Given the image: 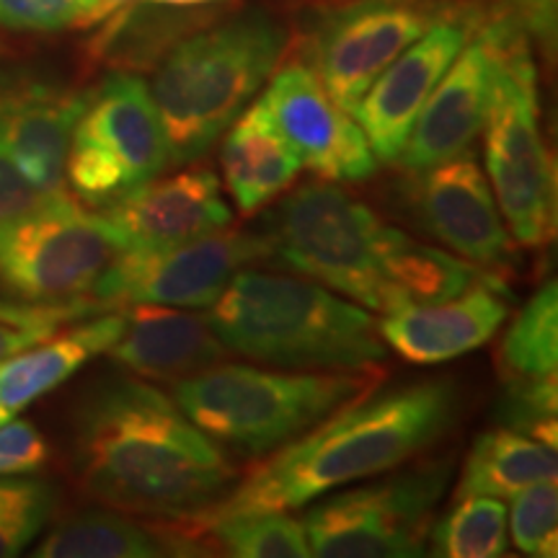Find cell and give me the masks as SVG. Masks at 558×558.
<instances>
[{"instance_id":"obj_23","label":"cell","mask_w":558,"mask_h":558,"mask_svg":"<svg viewBox=\"0 0 558 558\" xmlns=\"http://www.w3.org/2000/svg\"><path fill=\"white\" fill-rule=\"evenodd\" d=\"M197 546L171 525L150 530L143 522L120 514L90 509L54 525L39 543L37 558H160L192 556Z\"/></svg>"},{"instance_id":"obj_20","label":"cell","mask_w":558,"mask_h":558,"mask_svg":"<svg viewBox=\"0 0 558 558\" xmlns=\"http://www.w3.org/2000/svg\"><path fill=\"white\" fill-rule=\"evenodd\" d=\"M107 354L137 378L169 383L192 378L230 357L207 316L158 303H137L124 313L122 333Z\"/></svg>"},{"instance_id":"obj_13","label":"cell","mask_w":558,"mask_h":558,"mask_svg":"<svg viewBox=\"0 0 558 558\" xmlns=\"http://www.w3.org/2000/svg\"><path fill=\"white\" fill-rule=\"evenodd\" d=\"M514 21L518 19L509 13L481 19L476 32L418 111L407 148L396 163L418 173L471 148L484 130L501 47Z\"/></svg>"},{"instance_id":"obj_4","label":"cell","mask_w":558,"mask_h":558,"mask_svg":"<svg viewBox=\"0 0 558 558\" xmlns=\"http://www.w3.org/2000/svg\"><path fill=\"white\" fill-rule=\"evenodd\" d=\"M288 32L267 13H246L186 34L156 65L150 94L169 145V166L197 163L269 81Z\"/></svg>"},{"instance_id":"obj_3","label":"cell","mask_w":558,"mask_h":558,"mask_svg":"<svg viewBox=\"0 0 558 558\" xmlns=\"http://www.w3.org/2000/svg\"><path fill=\"white\" fill-rule=\"evenodd\" d=\"M207 320L230 354L277 369L369 373L386 360L373 313L308 279L243 267Z\"/></svg>"},{"instance_id":"obj_15","label":"cell","mask_w":558,"mask_h":558,"mask_svg":"<svg viewBox=\"0 0 558 558\" xmlns=\"http://www.w3.org/2000/svg\"><path fill=\"white\" fill-rule=\"evenodd\" d=\"M481 19L484 16L473 5L448 9L414 45H409L383 70L362 96L352 117L365 132L378 163L399 160L418 111L476 32Z\"/></svg>"},{"instance_id":"obj_31","label":"cell","mask_w":558,"mask_h":558,"mask_svg":"<svg viewBox=\"0 0 558 558\" xmlns=\"http://www.w3.org/2000/svg\"><path fill=\"white\" fill-rule=\"evenodd\" d=\"M52 488L37 478L0 476V558L19 556L45 530Z\"/></svg>"},{"instance_id":"obj_8","label":"cell","mask_w":558,"mask_h":558,"mask_svg":"<svg viewBox=\"0 0 558 558\" xmlns=\"http://www.w3.org/2000/svg\"><path fill=\"white\" fill-rule=\"evenodd\" d=\"M124 251L114 226L65 192L0 220V284L32 303H70L94 290Z\"/></svg>"},{"instance_id":"obj_24","label":"cell","mask_w":558,"mask_h":558,"mask_svg":"<svg viewBox=\"0 0 558 558\" xmlns=\"http://www.w3.org/2000/svg\"><path fill=\"white\" fill-rule=\"evenodd\" d=\"M213 13L132 0L111 13L104 32L90 41L96 60L114 65L120 73L153 70L186 34L202 29Z\"/></svg>"},{"instance_id":"obj_28","label":"cell","mask_w":558,"mask_h":558,"mask_svg":"<svg viewBox=\"0 0 558 558\" xmlns=\"http://www.w3.org/2000/svg\"><path fill=\"white\" fill-rule=\"evenodd\" d=\"M169 525V522H166ZM173 527V525H171ZM186 535L194 546L220 548V554L239 558H308V538H305L303 520L288 512H254L235 514L205 522L194 527H173Z\"/></svg>"},{"instance_id":"obj_39","label":"cell","mask_w":558,"mask_h":558,"mask_svg":"<svg viewBox=\"0 0 558 558\" xmlns=\"http://www.w3.org/2000/svg\"><path fill=\"white\" fill-rule=\"evenodd\" d=\"M9 418H13V414L3 407V403H0V424H5V422H9Z\"/></svg>"},{"instance_id":"obj_35","label":"cell","mask_w":558,"mask_h":558,"mask_svg":"<svg viewBox=\"0 0 558 558\" xmlns=\"http://www.w3.org/2000/svg\"><path fill=\"white\" fill-rule=\"evenodd\" d=\"M499 3L507 5L505 11L520 21L522 29L554 50L558 0H499Z\"/></svg>"},{"instance_id":"obj_18","label":"cell","mask_w":558,"mask_h":558,"mask_svg":"<svg viewBox=\"0 0 558 558\" xmlns=\"http://www.w3.org/2000/svg\"><path fill=\"white\" fill-rule=\"evenodd\" d=\"M509 316L505 288L488 277L460 295L439 303H411L383 313V344L414 365H439L497 337Z\"/></svg>"},{"instance_id":"obj_17","label":"cell","mask_w":558,"mask_h":558,"mask_svg":"<svg viewBox=\"0 0 558 558\" xmlns=\"http://www.w3.org/2000/svg\"><path fill=\"white\" fill-rule=\"evenodd\" d=\"M101 215L114 226L124 248H160L205 239L233 222L220 179L207 166L153 177L124 194Z\"/></svg>"},{"instance_id":"obj_30","label":"cell","mask_w":558,"mask_h":558,"mask_svg":"<svg viewBox=\"0 0 558 558\" xmlns=\"http://www.w3.org/2000/svg\"><path fill=\"white\" fill-rule=\"evenodd\" d=\"M107 305L94 300H70V303H3L0 300V365L13 354L24 352L39 341L50 339L54 331L68 326L70 320H83L90 313H99Z\"/></svg>"},{"instance_id":"obj_25","label":"cell","mask_w":558,"mask_h":558,"mask_svg":"<svg viewBox=\"0 0 558 558\" xmlns=\"http://www.w3.org/2000/svg\"><path fill=\"white\" fill-rule=\"evenodd\" d=\"M558 448L512 427L488 429L471 445L458 484V499L471 494L509 499L520 488L556 481Z\"/></svg>"},{"instance_id":"obj_5","label":"cell","mask_w":558,"mask_h":558,"mask_svg":"<svg viewBox=\"0 0 558 558\" xmlns=\"http://www.w3.org/2000/svg\"><path fill=\"white\" fill-rule=\"evenodd\" d=\"M380 369H262L220 365L177 383L171 399L197 427L243 458H264L367 396Z\"/></svg>"},{"instance_id":"obj_11","label":"cell","mask_w":558,"mask_h":558,"mask_svg":"<svg viewBox=\"0 0 558 558\" xmlns=\"http://www.w3.org/2000/svg\"><path fill=\"white\" fill-rule=\"evenodd\" d=\"M264 235L222 228L205 239L160 248H124L94 284L90 295L104 305L158 303L173 308H209L233 275L267 259Z\"/></svg>"},{"instance_id":"obj_6","label":"cell","mask_w":558,"mask_h":558,"mask_svg":"<svg viewBox=\"0 0 558 558\" xmlns=\"http://www.w3.org/2000/svg\"><path fill=\"white\" fill-rule=\"evenodd\" d=\"M388 230L352 192L331 181H305L271 209L259 233L269 246V262L383 316L388 308L383 284Z\"/></svg>"},{"instance_id":"obj_16","label":"cell","mask_w":558,"mask_h":558,"mask_svg":"<svg viewBox=\"0 0 558 558\" xmlns=\"http://www.w3.org/2000/svg\"><path fill=\"white\" fill-rule=\"evenodd\" d=\"M411 205L432 239L478 269H505L518 259L492 184L473 153L418 171Z\"/></svg>"},{"instance_id":"obj_32","label":"cell","mask_w":558,"mask_h":558,"mask_svg":"<svg viewBox=\"0 0 558 558\" xmlns=\"http://www.w3.org/2000/svg\"><path fill=\"white\" fill-rule=\"evenodd\" d=\"M509 535L520 554L535 558L558 556V488L556 481H541L512 494Z\"/></svg>"},{"instance_id":"obj_2","label":"cell","mask_w":558,"mask_h":558,"mask_svg":"<svg viewBox=\"0 0 558 558\" xmlns=\"http://www.w3.org/2000/svg\"><path fill=\"white\" fill-rule=\"evenodd\" d=\"M458 407L452 380H414L373 399L362 396L269 452L218 501L169 525L194 527L235 514L288 512L354 481L380 476L435 445L452 427Z\"/></svg>"},{"instance_id":"obj_12","label":"cell","mask_w":558,"mask_h":558,"mask_svg":"<svg viewBox=\"0 0 558 558\" xmlns=\"http://www.w3.org/2000/svg\"><path fill=\"white\" fill-rule=\"evenodd\" d=\"M448 9L427 0H357L320 26L313 73L333 104L352 114L383 70Z\"/></svg>"},{"instance_id":"obj_34","label":"cell","mask_w":558,"mask_h":558,"mask_svg":"<svg viewBox=\"0 0 558 558\" xmlns=\"http://www.w3.org/2000/svg\"><path fill=\"white\" fill-rule=\"evenodd\" d=\"M50 458V445L32 422L9 418L0 424V476H24L41 469Z\"/></svg>"},{"instance_id":"obj_26","label":"cell","mask_w":558,"mask_h":558,"mask_svg":"<svg viewBox=\"0 0 558 558\" xmlns=\"http://www.w3.org/2000/svg\"><path fill=\"white\" fill-rule=\"evenodd\" d=\"M488 275L476 264L460 262L448 251L429 246L399 228L388 230L383 248V284L388 311L411 303H439L484 282Z\"/></svg>"},{"instance_id":"obj_10","label":"cell","mask_w":558,"mask_h":558,"mask_svg":"<svg viewBox=\"0 0 558 558\" xmlns=\"http://www.w3.org/2000/svg\"><path fill=\"white\" fill-rule=\"evenodd\" d=\"M169 169V145L140 75L114 73L90 90L70 140L65 179L90 207H107Z\"/></svg>"},{"instance_id":"obj_38","label":"cell","mask_w":558,"mask_h":558,"mask_svg":"<svg viewBox=\"0 0 558 558\" xmlns=\"http://www.w3.org/2000/svg\"><path fill=\"white\" fill-rule=\"evenodd\" d=\"M148 3H160V5H179V9H202V5L226 3V0H148Z\"/></svg>"},{"instance_id":"obj_36","label":"cell","mask_w":558,"mask_h":558,"mask_svg":"<svg viewBox=\"0 0 558 558\" xmlns=\"http://www.w3.org/2000/svg\"><path fill=\"white\" fill-rule=\"evenodd\" d=\"M41 194L21 177L16 166L0 153V220L11 218L29 205H34Z\"/></svg>"},{"instance_id":"obj_29","label":"cell","mask_w":558,"mask_h":558,"mask_svg":"<svg viewBox=\"0 0 558 558\" xmlns=\"http://www.w3.org/2000/svg\"><path fill=\"white\" fill-rule=\"evenodd\" d=\"M427 546L432 556L445 558H499L507 556V507L505 499L471 494L442 520L432 522Z\"/></svg>"},{"instance_id":"obj_37","label":"cell","mask_w":558,"mask_h":558,"mask_svg":"<svg viewBox=\"0 0 558 558\" xmlns=\"http://www.w3.org/2000/svg\"><path fill=\"white\" fill-rule=\"evenodd\" d=\"M128 3H132V0H99V9H96V24L104 19H109L111 13L120 11L122 5H128Z\"/></svg>"},{"instance_id":"obj_27","label":"cell","mask_w":558,"mask_h":558,"mask_svg":"<svg viewBox=\"0 0 558 558\" xmlns=\"http://www.w3.org/2000/svg\"><path fill=\"white\" fill-rule=\"evenodd\" d=\"M499 369L507 388H530L558 380V284L550 282L527 300L499 347Z\"/></svg>"},{"instance_id":"obj_19","label":"cell","mask_w":558,"mask_h":558,"mask_svg":"<svg viewBox=\"0 0 558 558\" xmlns=\"http://www.w3.org/2000/svg\"><path fill=\"white\" fill-rule=\"evenodd\" d=\"M88 96L21 81L0 109V153L39 194L62 190L70 140Z\"/></svg>"},{"instance_id":"obj_14","label":"cell","mask_w":558,"mask_h":558,"mask_svg":"<svg viewBox=\"0 0 558 558\" xmlns=\"http://www.w3.org/2000/svg\"><path fill=\"white\" fill-rule=\"evenodd\" d=\"M269 122L300 158V166L326 181H365L378 158L352 114L337 107L308 62L275 68L262 94Z\"/></svg>"},{"instance_id":"obj_22","label":"cell","mask_w":558,"mask_h":558,"mask_svg":"<svg viewBox=\"0 0 558 558\" xmlns=\"http://www.w3.org/2000/svg\"><path fill=\"white\" fill-rule=\"evenodd\" d=\"M226 132L220 150L222 177L241 213L251 215L292 186L303 166L259 101L243 109Z\"/></svg>"},{"instance_id":"obj_7","label":"cell","mask_w":558,"mask_h":558,"mask_svg":"<svg viewBox=\"0 0 558 558\" xmlns=\"http://www.w3.org/2000/svg\"><path fill=\"white\" fill-rule=\"evenodd\" d=\"M486 171L509 235L538 248L556 233V177L541 130L538 73L520 21L509 29L484 122Z\"/></svg>"},{"instance_id":"obj_1","label":"cell","mask_w":558,"mask_h":558,"mask_svg":"<svg viewBox=\"0 0 558 558\" xmlns=\"http://www.w3.org/2000/svg\"><path fill=\"white\" fill-rule=\"evenodd\" d=\"M75 476L90 499L117 512L171 522L218 501L239 473L177 401L117 378L83 403Z\"/></svg>"},{"instance_id":"obj_9","label":"cell","mask_w":558,"mask_h":558,"mask_svg":"<svg viewBox=\"0 0 558 558\" xmlns=\"http://www.w3.org/2000/svg\"><path fill=\"white\" fill-rule=\"evenodd\" d=\"M450 460H432L367 486L320 499L303 518L311 556H422L435 509L450 484Z\"/></svg>"},{"instance_id":"obj_21","label":"cell","mask_w":558,"mask_h":558,"mask_svg":"<svg viewBox=\"0 0 558 558\" xmlns=\"http://www.w3.org/2000/svg\"><path fill=\"white\" fill-rule=\"evenodd\" d=\"M124 313L83 320L75 329L39 341L24 352L13 354L0 365V403L16 414L50 390L60 388L68 378L96 354L109 352L122 333Z\"/></svg>"},{"instance_id":"obj_33","label":"cell","mask_w":558,"mask_h":558,"mask_svg":"<svg viewBox=\"0 0 558 558\" xmlns=\"http://www.w3.org/2000/svg\"><path fill=\"white\" fill-rule=\"evenodd\" d=\"M99 0H0V29L52 34L96 24Z\"/></svg>"}]
</instances>
